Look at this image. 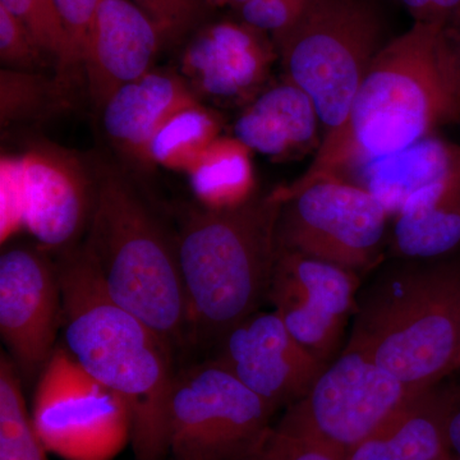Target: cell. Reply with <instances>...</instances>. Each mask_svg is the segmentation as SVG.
<instances>
[{
    "instance_id": "cell-34",
    "label": "cell",
    "mask_w": 460,
    "mask_h": 460,
    "mask_svg": "<svg viewBox=\"0 0 460 460\" xmlns=\"http://www.w3.org/2000/svg\"><path fill=\"white\" fill-rule=\"evenodd\" d=\"M447 411H445V435L447 449L454 459L460 460V384L445 385Z\"/></svg>"
},
{
    "instance_id": "cell-3",
    "label": "cell",
    "mask_w": 460,
    "mask_h": 460,
    "mask_svg": "<svg viewBox=\"0 0 460 460\" xmlns=\"http://www.w3.org/2000/svg\"><path fill=\"white\" fill-rule=\"evenodd\" d=\"M344 349L357 350L419 394L460 371V265L405 263L358 296Z\"/></svg>"
},
{
    "instance_id": "cell-17",
    "label": "cell",
    "mask_w": 460,
    "mask_h": 460,
    "mask_svg": "<svg viewBox=\"0 0 460 460\" xmlns=\"http://www.w3.org/2000/svg\"><path fill=\"white\" fill-rule=\"evenodd\" d=\"M199 102L181 75L151 69L126 84L102 108L105 132L128 155L144 160L151 138L171 115Z\"/></svg>"
},
{
    "instance_id": "cell-1",
    "label": "cell",
    "mask_w": 460,
    "mask_h": 460,
    "mask_svg": "<svg viewBox=\"0 0 460 460\" xmlns=\"http://www.w3.org/2000/svg\"><path fill=\"white\" fill-rule=\"evenodd\" d=\"M460 122V69L443 26L414 22L372 60L344 122L326 132L292 187L341 178L357 163L411 146Z\"/></svg>"
},
{
    "instance_id": "cell-31",
    "label": "cell",
    "mask_w": 460,
    "mask_h": 460,
    "mask_svg": "<svg viewBox=\"0 0 460 460\" xmlns=\"http://www.w3.org/2000/svg\"><path fill=\"white\" fill-rule=\"evenodd\" d=\"M305 0H248L238 7L242 22L271 32L272 39L289 29L304 7Z\"/></svg>"
},
{
    "instance_id": "cell-30",
    "label": "cell",
    "mask_w": 460,
    "mask_h": 460,
    "mask_svg": "<svg viewBox=\"0 0 460 460\" xmlns=\"http://www.w3.org/2000/svg\"><path fill=\"white\" fill-rule=\"evenodd\" d=\"M68 41V77L84 69L91 23L99 0H51Z\"/></svg>"
},
{
    "instance_id": "cell-36",
    "label": "cell",
    "mask_w": 460,
    "mask_h": 460,
    "mask_svg": "<svg viewBox=\"0 0 460 460\" xmlns=\"http://www.w3.org/2000/svg\"><path fill=\"white\" fill-rule=\"evenodd\" d=\"M247 2L248 0H223V3H229V4L234 5L235 8L241 7L242 4Z\"/></svg>"
},
{
    "instance_id": "cell-4",
    "label": "cell",
    "mask_w": 460,
    "mask_h": 460,
    "mask_svg": "<svg viewBox=\"0 0 460 460\" xmlns=\"http://www.w3.org/2000/svg\"><path fill=\"white\" fill-rule=\"evenodd\" d=\"M281 201L274 193L237 208L195 211L175 241L189 307V341L220 343L268 298Z\"/></svg>"
},
{
    "instance_id": "cell-38",
    "label": "cell",
    "mask_w": 460,
    "mask_h": 460,
    "mask_svg": "<svg viewBox=\"0 0 460 460\" xmlns=\"http://www.w3.org/2000/svg\"><path fill=\"white\" fill-rule=\"evenodd\" d=\"M211 3H217V4H220V3H223V0H210Z\"/></svg>"
},
{
    "instance_id": "cell-25",
    "label": "cell",
    "mask_w": 460,
    "mask_h": 460,
    "mask_svg": "<svg viewBox=\"0 0 460 460\" xmlns=\"http://www.w3.org/2000/svg\"><path fill=\"white\" fill-rule=\"evenodd\" d=\"M14 16L20 18L59 69L68 77V41L62 22L51 0H0Z\"/></svg>"
},
{
    "instance_id": "cell-22",
    "label": "cell",
    "mask_w": 460,
    "mask_h": 460,
    "mask_svg": "<svg viewBox=\"0 0 460 460\" xmlns=\"http://www.w3.org/2000/svg\"><path fill=\"white\" fill-rule=\"evenodd\" d=\"M251 153L237 138L220 136L190 169V189L206 208H237L252 199L255 172Z\"/></svg>"
},
{
    "instance_id": "cell-8",
    "label": "cell",
    "mask_w": 460,
    "mask_h": 460,
    "mask_svg": "<svg viewBox=\"0 0 460 460\" xmlns=\"http://www.w3.org/2000/svg\"><path fill=\"white\" fill-rule=\"evenodd\" d=\"M31 419L48 453L65 460H111L132 441L128 404L63 344L36 378Z\"/></svg>"
},
{
    "instance_id": "cell-35",
    "label": "cell",
    "mask_w": 460,
    "mask_h": 460,
    "mask_svg": "<svg viewBox=\"0 0 460 460\" xmlns=\"http://www.w3.org/2000/svg\"><path fill=\"white\" fill-rule=\"evenodd\" d=\"M459 18H460V14H459V17L456 18V20H459ZM445 30H447V29H445ZM447 38H449L450 45H452L454 56H456V63H458L459 69H460V30H459V32L456 33H456H450L449 31H447Z\"/></svg>"
},
{
    "instance_id": "cell-12",
    "label": "cell",
    "mask_w": 460,
    "mask_h": 460,
    "mask_svg": "<svg viewBox=\"0 0 460 460\" xmlns=\"http://www.w3.org/2000/svg\"><path fill=\"white\" fill-rule=\"evenodd\" d=\"M57 263L45 248L17 246L0 257V334L22 381L31 383L49 361L62 330Z\"/></svg>"
},
{
    "instance_id": "cell-2",
    "label": "cell",
    "mask_w": 460,
    "mask_h": 460,
    "mask_svg": "<svg viewBox=\"0 0 460 460\" xmlns=\"http://www.w3.org/2000/svg\"><path fill=\"white\" fill-rule=\"evenodd\" d=\"M57 268L63 345L87 374L128 404L136 459L164 460L174 348L115 304L84 246L63 251Z\"/></svg>"
},
{
    "instance_id": "cell-32",
    "label": "cell",
    "mask_w": 460,
    "mask_h": 460,
    "mask_svg": "<svg viewBox=\"0 0 460 460\" xmlns=\"http://www.w3.org/2000/svg\"><path fill=\"white\" fill-rule=\"evenodd\" d=\"M23 226L22 172L20 157L2 160V239Z\"/></svg>"
},
{
    "instance_id": "cell-24",
    "label": "cell",
    "mask_w": 460,
    "mask_h": 460,
    "mask_svg": "<svg viewBox=\"0 0 460 460\" xmlns=\"http://www.w3.org/2000/svg\"><path fill=\"white\" fill-rule=\"evenodd\" d=\"M48 450L33 428L22 378L12 359L0 358V460H48Z\"/></svg>"
},
{
    "instance_id": "cell-15",
    "label": "cell",
    "mask_w": 460,
    "mask_h": 460,
    "mask_svg": "<svg viewBox=\"0 0 460 460\" xmlns=\"http://www.w3.org/2000/svg\"><path fill=\"white\" fill-rule=\"evenodd\" d=\"M266 32L244 22L208 26L190 42L181 75L199 98L233 102L252 98L275 59Z\"/></svg>"
},
{
    "instance_id": "cell-16",
    "label": "cell",
    "mask_w": 460,
    "mask_h": 460,
    "mask_svg": "<svg viewBox=\"0 0 460 460\" xmlns=\"http://www.w3.org/2000/svg\"><path fill=\"white\" fill-rule=\"evenodd\" d=\"M162 42L155 23L132 0H99L84 62L96 107L150 72Z\"/></svg>"
},
{
    "instance_id": "cell-33",
    "label": "cell",
    "mask_w": 460,
    "mask_h": 460,
    "mask_svg": "<svg viewBox=\"0 0 460 460\" xmlns=\"http://www.w3.org/2000/svg\"><path fill=\"white\" fill-rule=\"evenodd\" d=\"M414 22L447 29L460 14V0H399Z\"/></svg>"
},
{
    "instance_id": "cell-28",
    "label": "cell",
    "mask_w": 460,
    "mask_h": 460,
    "mask_svg": "<svg viewBox=\"0 0 460 460\" xmlns=\"http://www.w3.org/2000/svg\"><path fill=\"white\" fill-rule=\"evenodd\" d=\"M49 58L29 27L0 4V59L16 71L36 72Z\"/></svg>"
},
{
    "instance_id": "cell-19",
    "label": "cell",
    "mask_w": 460,
    "mask_h": 460,
    "mask_svg": "<svg viewBox=\"0 0 460 460\" xmlns=\"http://www.w3.org/2000/svg\"><path fill=\"white\" fill-rule=\"evenodd\" d=\"M441 384L411 396L347 460H438L449 454L445 435L447 392Z\"/></svg>"
},
{
    "instance_id": "cell-13",
    "label": "cell",
    "mask_w": 460,
    "mask_h": 460,
    "mask_svg": "<svg viewBox=\"0 0 460 460\" xmlns=\"http://www.w3.org/2000/svg\"><path fill=\"white\" fill-rule=\"evenodd\" d=\"M219 344L217 361L275 411L299 401L328 366L293 337L275 311H256Z\"/></svg>"
},
{
    "instance_id": "cell-6",
    "label": "cell",
    "mask_w": 460,
    "mask_h": 460,
    "mask_svg": "<svg viewBox=\"0 0 460 460\" xmlns=\"http://www.w3.org/2000/svg\"><path fill=\"white\" fill-rule=\"evenodd\" d=\"M385 25L374 0H305L295 22L272 39L288 81L313 100L326 131L347 118L383 49Z\"/></svg>"
},
{
    "instance_id": "cell-10",
    "label": "cell",
    "mask_w": 460,
    "mask_h": 460,
    "mask_svg": "<svg viewBox=\"0 0 460 460\" xmlns=\"http://www.w3.org/2000/svg\"><path fill=\"white\" fill-rule=\"evenodd\" d=\"M275 410L217 359L175 376L168 417L174 460H233L270 428Z\"/></svg>"
},
{
    "instance_id": "cell-11",
    "label": "cell",
    "mask_w": 460,
    "mask_h": 460,
    "mask_svg": "<svg viewBox=\"0 0 460 460\" xmlns=\"http://www.w3.org/2000/svg\"><path fill=\"white\" fill-rule=\"evenodd\" d=\"M358 288L357 272L279 247L266 299L293 337L329 365L356 311Z\"/></svg>"
},
{
    "instance_id": "cell-29",
    "label": "cell",
    "mask_w": 460,
    "mask_h": 460,
    "mask_svg": "<svg viewBox=\"0 0 460 460\" xmlns=\"http://www.w3.org/2000/svg\"><path fill=\"white\" fill-rule=\"evenodd\" d=\"M155 23L163 41L183 38L205 16L210 0H132Z\"/></svg>"
},
{
    "instance_id": "cell-21",
    "label": "cell",
    "mask_w": 460,
    "mask_h": 460,
    "mask_svg": "<svg viewBox=\"0 0 460 460\" xmlns=\"http://www.w3.org/2000/svg\"><path fill=\"white\" fill-rule=\"evenodd\" d=\"M460 165V147L432 135L389 155L363 163V187L394 217L420 190L443 180Z\"/></svg>"
},
{
    "instance_id": "cell-37",
    "label": "cell",
    "mask_w": 460,
    "mask_h": 460,
    "mask_svg": "<svg viewBox=\"0 0 460 460\" xmlns=\"http://www.w3.org/2000/svg\"><path fill=\"white\" fill-rule=\"evenodd\" d=\"M438 460H456L454 459V456H452V454H447V456H443V458L441 459H438Z\"/></svg>"
},
{
    "instance_id": "cell-7",
    "label": "cell",
    "mask_w": 460,
    "mask_h": 460,
    "mask_svg": "<svg viewBox=\"0 0 460 460\" xmlns=\"http://www.w3.org/2000/svg\"><path fill=\"white\" fill-rule=\"evenodd\" d=\"M272 193L281 201L279 247L357 274L375 265L392 215L368 190L329 177Z\"/></svg>"
},
{
    "instance_id": "cell-9",
    "label": "cell",
    "mask_w": 460,
    "mask_h": 460,
    "mask_svg": "<svg viewBox=\"0 0 460 460\" xmlns=\"http://www.w3.org/2000/svg\"><path fill=\"white\" fill-rule=\"evenodd\" d=\"M413 395L365 354L344 349L277 426L347 459Z\"/></svg>"
},
{
    "instance_id": "cell-5",
    "label": "cell",
    "mask_w": 460,
    "mask_h": 460,
    "mask_svg": "<svg viewBox=\"0 0 460 460\" xmlns=\"http://www.w3.org/2000/svg\"><path fill=\"white\" fill-rule=\"evenodd\" d=\"M109 296L172 348L189 341V307L177 246L135 190L114 172L95 186L84 244Z\"/></svg>"
},
{
    "instance_id": "cell-18",
    "label": "cell",
    "mask_w": 460,
    "mask_h": 460,
    "mask_svg": "<svg viewBox=\"0 0 460 460\" xmlns=\"http://www.w3.org/2000/svg\"><path fill=\"white\" fill-rule=\"evenodd\" d=\"M320 118L310 96L286 81L260 93L234 124V137L251 151L286 157L307 147Z\"/></svg>"
},
{
    "instance_id": "cell-14",
    "label": "cell",
    "mask_w": 460,
    "mask_h": 460,
    "mask_svg": "<svg viewBox=\"0 0 460 460\" xmlns=\"http://www.w3.org/2000/svg\"><path fill=\"white\" fill-rule=\"evenodd\" d=\"M23 226L45 250H69L90 226L95 187L77 157L38 146L20 157Z\"/></svg>"
},
{
    "instance_id": "cell-27",
    "label": "cell",
    "mask_w": 460,
    "mask_h": 460,
    "mask_svg": "<svg viewBox=\"0 0 460 460\" xmlns=\"http://www.w3.org/2000/svg\"><path fill=\"white\" fill-rule=\"evenodd\" d=\"M233 460H347L343 456L279 426L269 428L250 449Z\"/></svg>"
},
{
    "instance_id": "cell-20",
    "label": "cell",
    "mask_w": 460,
    "mask_h": 460,
    "mask_svg": "<svg viewBox=\"0 0 460 460\" xmlns=\"http://www.w3.org/2000/svg\"><path fill=\"white\" fill-rule=\"evenodd\" d=\"M393 247L407 259H432L460 244V165L411 195L394 215Z\"/></svg>"
},
{
    "instance_id": "cell-26",
    "label": "cell",
    "mask_w": 460,
    "mask_h": 460,
    "mask_svg": "<svg viewBox=\"0 0 460 460\" xmlns=\"http://www.w3.org/2000/svg\"><path fill=\"white\" fill-rule=\"evenodd\" d=\"M50 83L36 72L2 69L0 72V120L9 126L33 117L47 105Z\"/></svg>"
},
{
    "instance_id": "cell-23",
    "label": "cell",
    "mask_w": 460,
    "mask_h": 460,
    "mask_svg": "<svg viewBox=\"0 0 460 460\" xmlns=\"http://www.w3.org/2000/svg\"><path fill=\"white\" fill-rule=\"evenodd\" d=\"M220 131L219 115L201 102L190 104L159 127L148 144L145 162L187 174L220 137Z\"/></svg>"
}]
</instances>
